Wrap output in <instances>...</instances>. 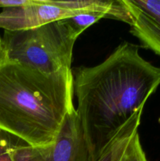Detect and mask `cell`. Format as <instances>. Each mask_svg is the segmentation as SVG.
Wrapping results in <instances>:
<instances>
[{"mask_svg": "<svg viewBox=\"0 0 160 161\" xmlns=\"http://www.w3.org/2000/svg\"><path fill=\"white\" fill-rule=\"evenodd\" d=\"M77 115L93 161L160 85V68L123 42L103 62L72 71Z\"/></svg>", "mask_w": 160, "mask_h": 161, "instance_id": "cell-1", "label": "cell"}, {"mask_svg": "<svg viewBox=\"0 0 160 161\" xmlns=\"http://www.w3.org/2000/svg\"><path fill=\"white\" fill-rule=\"evenodd\" d=\"M72 69L45 74L19 63L0 64V129L34 147L54 142L75 107Z\"/></svg>", "mask_w": 160, "mask_h": 161, "instance_id": "cell-2", "label": "cell"}, {"mask_svg": "<svg viewBox=\"0 0 160 161\" xmlns=\"http://www.w3.org/2000/svg\"><path fill=\"white\" fill-rule=\"evenodd\" d=\"M77 39L64 18L31 29L4 31L2 41L7 61L53 74L72 69Z\"/></svg>", "mask_w": 160, "mask_h": 161, "instance_id": "cell-3", "label": "cell"}, {"mask_svg": "<svg viewBox=\"0 0 160 161\" xmlns=\"http://www.w3.org/2000/svg\"><path fill=\"white\" fill-rule=\"evenodd\" d=\"M17 161H93L75 108L65 116L54 142L45 147L25 144Z\"/></svg>", "mask_w": 160, "mask_h": 161, "instance_id": "cell-4", "label": "cell"}, {"mask_svg": "<svg viewBox=\"0 0 160 161\" xmlns=\"http://www.w3.org/2000/svg\"><path fill=\"white\" fill-rule=\"evenodd\" d=\"M84 11H72L48 4L45 0H31L28 5L3 8L0 12V28L20 31L76 15Z\"/></svg>", "mask_w": 160, "mask_h": 161, "instance_id": "cell-5", "label": "cell"}, {"mask_svg": "<svg viewBox=\"0 0 160 161\" xmlns=\"http://www.w3.org/2000/svg\"><path fill=\"white\" fill-rule=\"evenodd\" d=\"M130 17V33L160 56V0H122Z\"/></svg>", "mask_w": 160, "mask_h": 161, "instance_id": "cell-6", "label": "cell"}, {"mask_svg": "<svg viewBox=\"0 0 160 161\" xmlns=\"http://www.w3.org/2000/svg\"><path fill=\"white\" fill-rule=\"evenodd\" d=\"M51 6L72 11H94L106 16V18L121 20L130 25V17L122 0H45Z\"/></svg>", "mask_w": 160, "mask_h": 161, "instance_id": "cell-7", "label": "cell"}, {"mask_svg": "<svg viewBox=\"0 0 160 161\" xmlns=\"http://www.w3.org/2000/svg\"><path fill=\"white\" fill-rule=\"evenodd\" d=\"M143 109L136 112L129 119L116 136L104 149L97 161H120L130 142L138 132Z\"/></svg>", "mask_w": 160, "mask_h": 161, "instance_id": "cell-8", "label": "cell"}, {"mask_svg": "<svg viewBox=\"0 0 160 161\" xmlns=\"http://www.w3.org/2000/svg\"><path fill=\"white\" fill-rule=\"evenodd\" d=\"M25 143L19 137L0 129V161H17L19 150Z\"/></svg>", "mask_w": 160, "mask_h": 161, "instance_id": "cell-9", "label": "cell"}, {"mask_svg": "<svg viewBox=\"0 0 160 161\" xmlns=\"http://www.w3.org/2000/svg\"><path fill=\"white\" fill-rule=\"evenodd\" d=\"M102 18H106V16L102 13L84 11L76 15L66 17L64 20L74 34L78 37L86 28Z\"/></svg>", "mask_w": 160, "mask_h": 161, "instance_id": "cell-10", "label": "cell"}, {"mask_svg": "<svg viewBox=\"0 0 160 161\" xmlns=\"http://www.w3.org/2000/svg\"><path fill=\"white\" fill-rule=\"evenodd\" d=\"M120 161H148L141 146L138 132L130 142Z\"/></svg>", "mask_w": 160, "mask_h": 161, "instance_id": "cell-11", "label": "cell"}, {"mask_svg": "<svg viewBox=\"0 0 160 161\" xmlns=\"http://www.w3.org/2000/svg\"><path fill=\"white\" fill-rule=\"evenodd\" d=\"M6 61H7V59H6V51H5V49L3 47L2 38L0 37V64H2Z\"/></svg>", "mask_w": 160, "mask_h": 161, "instance_id": "cell-12", "label": "cell"}, {"mask_svg": "<svg viewBox=\"0 0 160 161\" xmlns=\"http://www.w3.org/2000/svg\"><path fill=\"white\" fill-rule=\"evenodd\" d=\"M0 7L3 8L5 7V3H4V0H0Z\"/></svg>", "mask_w": 160, "mask_h": 161, "instance_id": "cell-13", "label": "cell"}]
</instances>
